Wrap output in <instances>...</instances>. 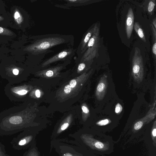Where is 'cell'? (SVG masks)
Returning <instances> with one entry per match:
<instances>
[{
    "label": "cell",
    "mask_w": 156,
    "mask_h": 156,
    "mask_svg": "<svg viewBox=\"0 0 156 156\" xmlns=\"http://www.w3.org/2000/svg\"><path fill=\"white\" fill-rule=\"evenodd\" d=\"M71 39L69 36L59 34L40 35L31 49L36 54H42L54 46L69 42Z\"/></svg>",
    "instance_id": "obj_1"
},
{
    "label": "cell",
    "mask_w": 156,
    "mask_h": 156,
    "mask_svg": "<svg viewBox=\"0 0 156 156\" xmlns=\"http://www.w3.org/2000/svg\"><path fill=\"white\" fill-rule=\"evenodd\" d=\"M99 34V29L97 26L88 43L85 51L82 55L81 61H90L96 56L100 46Z\"/></svg>",
    "instance_id": "obj_2"
},
{
    "label": "cell",
    "mask_w": 156,
    "mask_h": 156,
    "mask_svg": "<svg viewBox=\"0 0 156 156\" xmlns=\"http://www.w3.org/2000/svg\"><path fill=\"white\" fill-rule=\"evenodd\" d=\"M132 75L138 83L141 82L144 76L143 62L139 49L136 48L132 60Z\"/></svg>",
    "instance_id": "obj_3"
},
{
    "label": "cell",
    "mask_w": 156,
    "mask_h": 156,
    "mask_svg": "<svg viewBox=\"0 0 156 156\" xmlns=\"http://www.w3.org/2000/svg\"><path fill=\"white\" fill-rule=\"evenodd\" d=\"M34 136L24 130L15 137H14L10 143L15 150H21L26 148L31 143Z\"/></svg>",
    "instance_id": "obj_4"
},
{
    "label": "cell",
    "mask_w": 156,
    "mask_h": 156,
    "mask_svg": "<svg viewBox=\"0 0 156 156\" xmlns=\"http://www.w3.org/2000/svg\"><path fill=\"white\" fill-rule=\"evenodd\" d=\"M97 24H95L94 26L89 29L84 34L81 41L78 46L77 50V54L79 57L82 55L85 51L88 43L92 37Z\"/></svg>",
    "instance_id": "obj_5"
},
{
    "label": "cell",
    "mask_w": 156,
    "mask_h": 156,
    "mask_svg": "<svg viewBox=\"0 0 156 156\" xmlns=\"http://www.w3.org/2000/svg\"><path fill=\"white\" fill-rule=\"evenodd\" d=\"M75 51L73 48L64 50L47 60L43 63L42 66H45L53 62L72 56Z\"/></svg>",
    "instance_id": "obj_6"
},
{
    "label": "cell",
    "mask_w": 156,
    "mask_h": 156,
    "mask_svg": "<svg viewBox=\"0 0 156 156\" xmlns=\"http://www.w3.org/2000/svg\"><path fill=\"white\" fill-rule=\"evenodd\" d=\"M107 76L104 75L100 79L97 85L96 95L97 99L101 101L103 99L106 94L107 87Z\"/></svg>",
    "instance_id": "obj_7"
},
{
    "label": "cell",
    "mask_w": 156,
    "mask_h": 156,
    "mask_svg": "<svg viewBox=\"0 0 156 156\" xmlns=\"http://www.w3.org/2000/svg\"><path fill=\"white\" fill-rule=\"evenodd\" d=\"M134 16L132 9L128 10L126 23V31L127 37L129 39L133 31L134 24Z\"/></svg>",
    "instance_id": "obj_8"
},
{
    "label": "cell",
    "mask_w": 156,
    "mask_h": 156,
    "mask_svg": "<svg viewBox=\"0 0 156 156\" xmlns=\"http://www.w3.org/2000/svg\"><path fill=\"white\" fill-rule=\"evenodd\" d=\"M80 138L84 143L91 147L94 146L97 148L102 149L104 147V144L100 142H94L93 139L89 136L82 135Z\"/></svg>",
    "instance_id": "obj_9"
},
{
    "label": "cell",
    "mask_w": 156,
    "mask_h": 156,
    "mask_svg": "<svg viewBox=\"0 0 156 156\" xmlns=\"http://www.w3.org/2000/svg\"><path fill=\"white\" fill-rule=\"evenodd\" d=\"M135 30L138 36L144 42H146V40L144 34L142 29L141 28L139 23L137 22L135 23L134 25Z\"/></svg>",
    "instance_id": "obj_10"
},
{
    "label": "cell",
    "mask_w": 156,
    "mask_h": 156,
    "mask_svg": "<svg viewBox=\"0 0 156 156\" xmlns=\"http://www.w3.org/2000/svg\"><path fill=\"white\" fill-rule=\"evenodd\" d=\"M23 156H39V154L36 148L34 147L25 153Z\"/></svg>",
    "instance_id": "obj_11"
},
{
    "label": "cell",
    "mask_w": 156,
    "mask_h": 156,
    "mask_svg": "<svg viewBox=\"0 0 156 156\" xmlns=\"http://www.w3.org/2000/svg\"><path fill=\"white\" fill-rule=\"evenodd\" d=\"M69 124L68 122H65L63 123L58 128V130L57 133L58 134L60 133L63 131L66 130L69 126Z\"/></svg>",
    "instance_id": "obj_12"
},
{
    "label": "cell",
    "mask_w": 156,
    "mask_h": 156,
    "mask_svg": "<svg viewBox=\"0 0 156 156\" xmlns=\"http://www.w3.org/2000/svg\"><path fill=\"white\" fill-rule=\"evenodd\" d=\"M0 156H10L6 153L5 146L0 142Z\"/></svg>",
    "instance_id": "obj_13"
},
{
    "label": "cell",
    "mask_w": 156,
    "mask_h": 156,
    "mask_svg": "<svg viewBox=\"0 0 156 156\" xmlns=\"http://www.w3.org/2000/svg\"><path fill=\"white\" fill-rule=\"evenodd\" d=\"M155 5V3L154 1H150L149 3L148 7V11L149 12H152Z\"/></svg>",
    "instance_id": "obj_14"
},
{
    "label": "cell",
    "mask_w": 156,
    "mask_h": 156,
    "mask_svg": "<svg viewBox=\"0 0 156 156\" xmlns=\"http://www.w3.org/2000/svg\"><path fill=\"white\" fill-rule=\"evenodd\" d=\"M143 125V122L141 121L136 122L134 125V128L136 130H138L140 129Z\"/></svg>",
    "instance_id": "obj_15"
},
{
    "label": "cell",
    "mask_w": 156,
    "mask_h": 156,
    "mask_svg": "<svg viewBox=\"0 0 156 156\" xmlns=\"http://www.w3.org/2000/svg\"><path fill=\"white\" fill-rule=\"evenodd\" d=\"M122 110V107L118 103L116 105L115 108V112L117 114L120 113Z\"/></svg>",
    "instance_id": "obj_16"
},
{
    "label": "cell",
    "mask_w": 156,
    "mask_h": 156,
    "mask_svg": "<svg viewBox=\"0 0 156 156\" xmlns=\"http://www.w3.org/2000/svg\"><path fill=\"white\" fill-rule=\"evenodd\" d=\"M71 90V87L69 84L65 86L64 89V91L66 94L69 93Z\"/></svg>",
    "instance_id": "obj_17"
},
{
    "label": "cell",
    "mask_w": 156,
    "mask_h": 156,
    "mask_svg": "<svg viewBox=\"0 0 156 156\" xmlns=\"http://www.w3.org/2000/svg\"><path fill=\"white\" fill-rule=\"evenodd\" d=\"M76 82L74 79L71 80L69 83V85L71 88H74L76 87Z\"/></svg>",
    "instance_id": "obj_18"
},
{
    "label": "cell",
    "mask_w": 156,
    "mask_h": 156,
    "mask_svg": "<svg viewBox=\"0 0 156 156\" xmlns=\"http://www.w3.org/2000/svg\"><path fill=\"white\" fill-rule=\"evenodd\" d=\"M85 67V64L83 62L81 63L78 65V69L79 71H82L84 69Z\"/></svg>",
    "instance_id": "obj_19"
},
{
    "label": "cell",
    "mask_w": 156,
    "mask_h": 156,
    "mask_svg": "<svg viewBox=\"0 0 156 156\" xmlns=\"http://www.w3.org/2000/svg\"><path fill=\"white\" fill-rule=\"evenodd\" d=\"M108 119H106L100 121L98 122V124L100 125H104L108 124Z\"/></svg>",
    "instance_id": "obj_20"
},
{
    "label": "cell",
    "mask_w": 156,
    "mask_h": 156,
    "mask_svg": "<svg viewBox=\"0 0 156 156\" xmlns=\"http://www.w3.org/2000/svg\"><path fill=\"white\" fill-rule=\"evenodd\" d=\"M54 74L53 71L51 70H47L46 73V75L48 77H51Z\"/></svg>",
    "instance_id": "obj_21"
},
{
    "label": "cell",
    "mask_w": 156,
    "mask_h": 156,
    "mask_svg": "<svg viewBox=\"0 0 156 156\" xmlns=\"http://www.w3.org/2000/svg\"><path fill=\"white\" fill-rule=\"evenodd\" d=\"M27 92V91L25 90H22L17 91L18 94L20 95H24L26 94Z\"/></svg>",
    "instance_id": "obj_22"
},
{
    "label": "cell",
    "mask_w": 156,
    "mask_h": 156,
    "mask_svg": "<svg viewBox=\"0 0 156 156\" xmlns=\"http://www.w3.org/2000/svg\"><path fill=\"white\" fill-rule=\"evenodd\" d=\"M82 109L83 112L85 113L88 114L89 112V110L88 108L85 106H83L82 107Z\"/></svg>",
    "instance_id": "obj_23"
},
{
    "label": "cell",
    "mask_w": 156,
    "mask_h": 156,
    "mask_svg": "<svg viewBox=\"0 0 156 156\" xmlns=\"http://www.w3.org/2000/svg\"><path fill=\"white\" fill-rule=\"evenodd\" d=\"M152 52L155 55H156V43L155 42L152 47Z\"/></svg>",
    "instance_id": "obj_24"
},
{
    "label": "cell",
    "mask_w": 156,
    "mask_h": 156,
    "mask_svg": "<svg viewBox=\"0 0 156 156\" xmlns=\"http://www.w3.org/2000/svg\"><path fill=\"white\" fill-rule=\"evenodd\" d=\"M35 95L37 97L39 98L40 97L41 93L39 90H37L35 91Z\"/></svg>",
    "instance_id": "obj_25"
},
{
    "label": "cell",
    "mask_w": 156,
    "mask_h": 156,
    "mask_svg": "<svg viewBox=\"0 0 156 156\" xmlns=\"http://www.w3.org/2000/svg\"><path fill=\"white\" fill-rule=\"evenodd\" d=\"M62 156H77L76 155H75V154H73L70 153H68V152H67V153H66L65 154H64Z\"/></svg>",
    "instance_id": "obj_26"
},
{
    "label": "cell",
    "mask_w": 156,
    "mask_h": 156,
    "mask_svg": "<svg viewBox=\"0 0 156 156\" xmlns=\"http://www.w3.org/2000/svg\"><path fill=\"white\" fill-rule=\"evenodd\" d=\"M20 17V14L18 12H16L14 14V17L16 19L19 18Z\"/></svg>",
    "instance_id": "obj_27"
},
{
    "label": "cell",
    "mask_w": 156,
    "mask_h": 156,
    "mask_svg": "<svg viewBox=\"0 0 156 156\" xmlns=\"http://www.w3.org/2000/svg\"><path fill=\"white\" fill-rule=\"evenodd\" d=\"M12 72L14 75H17L19 74V71L18 69H13Z\"/></svg>",
    "instance_id": "obj_28"
},
{
    "label": "cell",
    "mask_w": 156,
    "mask_h": 156,
    "mask_svg": "<svg viewBox=\"0 0 156 156\" xmlns=\"http://www.w3.org/2000/svg\"><path fill=\"white\" fill-rule=\"evenodd\" d=\"M152 134L153 136L155 137L156 136V129L154 128L152 130Z\"/></svg>",
    "instance_id": "obj_29"
},
{
    "label": "cell",
    "mask_w": 156,
    "mask_h": 156,
    "mask_svg": "<svg viewBox=\"0 0 156 156\" xmlns=\"http://www.w3.org/2000/svg\"><path fill=\"white\" fill-rule=\"evenodd\" d=\"M153 24H154V27H155V29H156V19H155V18L154 20H153Z\"/></svg>",
    "instance_id": "obj_30"
},
{
    "label": "cell",
    "mask_w": 156,
    "mask_h": 156,
    "mask_svg": "<svg viewBox=\"0 0 156 156\" xmlns=\"http://www.w3.org/2000/svg\"><path fill=\"white\" fill-rule=\"evenodd\" d=\"M4 31L2 27H0V34L2 33Z\"/></svg>",
    "instance_id": "obj_31"
}]
</instances>
